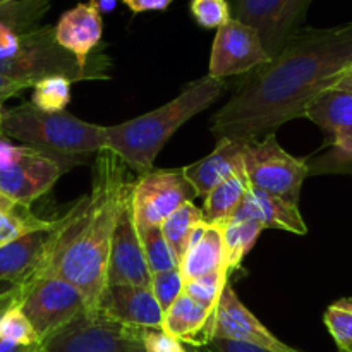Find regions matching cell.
<instances>
[{
	"instance_id": "ee69618b",
	"label": "cell",
	"mask_w": 352,
	"mask_h": 352,
	"mask_svg": "<svg viewBox=\"0 0 352 352\" xmlns=\"http://www.w3.org/2000/svg\"><path fill=\"white\" fill-rule=\"evenodd\" d=\"M10 2H16V0H0V6H6V3H10Z\"/></svg>"
},
{
	"instance_id": "9a60e30c",
	"label": "cell",
	"mask_w": 352,
	"mask_h": 352,
	"mask_svg": "<svg viewBox=\"0 0 352 352\" xmlns=\"http://www.w3.org/2000/svg\"><path fill=\"white\" fill-rule=\"evenodd\" d=\"M226 339L236 340V342L253 344V346L263 347V349L274 352H301L294 347L282 342L275 337L251 309H248L236 294L232 285L227 284L222 292L219 306L213 315L212 325V340Z\"/></svg>"
},
{
	"instance_id": "7c38bea8",
	"label": "cell",
	"mask_w": 352,
	"mask_h": 352,
	"mask_svg": "<svg viewBox=\"0 0 352 352\" xmlns=\"http://www.w3.org/2000/svg\"><path fill=\"white\" fill-rule=\"evenodd\" d=\"M311 0H236L234 19L260 34L265 50L275 57L284 48Z\"/></svg>"
},
{
	"instance_id": "4fadbf2b",
	"label": "cell",
	"mask_w": 352,
	"mask_h": 352,
	"mask_svg": "<svg viewBox=\"0 0 352 352\" xmlns=\"http://www.w3.org/2000/svg\"><path fill=\"white\" fill-rule=\"evenodd\" d=\"M74 165L78 164L26 146V153L19 164L0 170V192L14 201L31 206Z\"/></svg>"
},
{
	"instance_id": "277c9868",
	"label": "cell",
	"mask_w": 352,
	"mask_h": 352,
	"mask_svg": "<svg viewBox=\"0 0 352 352\" xmlns=\"http://www.w3.org/2000/svg\"><path fill=\"white\" fill-rule=\"evenodd\" d=\"M2 134L24 146L76 164L107 148L105 126L86 122L65 110L45 112L31 102L6 110Z\"/></svg>"
},
{
	"instance_id": "1f68e13d",
	"label": "cell",
	"mask_w": 352,
	"mask_h": 352,
	"mask_svg": "<svg viewBox=\"0 0 352 352\" xmlns=\"http://www.w3.org/2000/svg\"><path fill=\"white\" fill-rule=\"evenodd\" d=\"M189 9L196 23L206 30H220L232 19L227 0H191Z\"/></svg>"
},
{
	"instance_id": "484cf974",
	"label": "cell",
	"mask_w": 352,
	"mask_h": 352,
	"mask_svg": "<svg viewBox=\"0 0 352 352\" xmlns=\"http://www.w3.org/2000/svg\"><path fill=\"white\" fill-rule=\"evenodd\" d=\"M222 230L223 243H226L227 267L230 272H234L241 267L244 256L253 250L254 243L265 229L258 226L256 222H251V220L230 219L229 222L222 223Z\"/></svg>"
},
{
	"instance_id": "ffe728a7",
	"label": "cell",
	"mask_w": 352,
	"mask_h": 352,
	"mask_svg": "<svg viewBox=\"0 0 352 352\" xmlns=\"http://www.w3.org/2000/svg\"><path fill=\"white\" fill-rule=\"evenodd\" d=\"M213 315L215 311L182 292L174 305L164 313L162 329L182 344H189L191 347H205L206 344L212 342Z\"/></svg>"
},
{
	"instance_id": "5b68a950",
	"label": "cell",
	"mask_w": 352,
	"mask_h": 352,
	"mask_svg": "<svg viewBox=\"0 0 352 352\" xmlns=\"http://www.w3.org/2000/svg\"><path fill=\"white\" fill-rule=\"evenodd\" d=\"M246 179L251 188L287 199L298 205L306 177L311 174L309 164L292 157L278 144L275 134L246 143Z\"/></svg>"
},
{
	"instance_id": "3957f363",
	"label": "cell",
	"mask_w": 352,
	"mask_h": 352,
	"mask_svg": "<svg viewBox=\"0 0 352 352\" xmlns=\"http://www.w3.org/2000/svg\"><path fill=\"white\" fill-rule=\"evenodd\" d=\"M226 91L223 79H215L206 74L198 81L186 86L174 100L165 105L143 113L136 119L105 126L107 148L124 164L143 175L153 170L158 153L172 134L184 126L189 119L208 109Z\"/></svg>"
},
{
	"instance_id": "44dd1931",
	"label": "cell",
	"mask_w": 352,
	"mask_h": 352,
	"mask_svg": "<svg viewBox=\"0 0 352 352\" xmlns=\"http://www.w3.org/2000/svg\"><path fill=\"white\" fill-rule=\"evenodd\" d=\"M50 230L28 234L0 248V282L23 285L30 280L43 260Z\"/></svg>"
},
{
	"instance_id": "60d3db41",
	"label": "cell",
	"mask_w": 352,
	"mask_h": 352,
	"mask_svg": "<svg viewBox=\"0 0 352 352\" xmlns=\"http://www.w3.org/2000/svg\"><path fill=\"white\" fill-rule=\"evenodd\" d=\"M141 332H143V330H141ZM133 352H144L143 340H141V337H140V339L136 340V344H134V349H133Z\"/></svg>"
},
{
	"instance_id": "7bdbcfd3",
	"label": "cell",
	"mask_w": 352,
	"mask_h": 352,
	"mask_svg": "<svg viewBox=\"0 0 352 352\" xmlns=\"http://www.w3.org/2000/svg\"><path fill=\"white\" fill-rule=\"evenodd\" d=\"M189 352H205L201 349V347H191V349H189Z\"/></svg>"
},
{
	"instance_id": "f546056e",
	"label": "cell",
	"mask_w": 352,
	"mask_h": 352,
	"mask_svg": "<svg viewBox=\"0 0 352 352\" xmlns=\"http://www.w3.org/2000/svg\"><path fill=\"white\" fill-rule=\"evenodd\" d=\"M229 274V270H219L213 272V274L195 278V280L186 282L184 292L188 296H191L192 299H196L198 302H201L203 306H206V308H210L212 311H215L217 306H219L220 298H222L223 289L229 284V282H227Z\"/></svg>"
},
{
	"instance_id": "d590c367",
	"label": "cell",
	"mask_w": 352,
	"mask_h": 352,
	"mask_svg": "<svg viewBox=\"0 0 352 352\" xmlns=\"http://www.w3.org/2000/svg\"><path fill=\"white\" fill-rule=\"evenodd\" d=\"M24 153H26V146H16V144L9 143L6 140H0V170H7V168L14 167L23 160Z\"/></svg>"
},
{
	"instance_id": "e0dca14e",
	"label": "cell",
	"mask_w": 352,
	"mask_h": 352,
	"mask_svg": "<svg viewBox=\"0 0 352 352\" xmlns=\"http://www.w3.org/2000/svg\"><path fill=\"white\" fill-rule=\"evenodd\" d=\"M246 143L248 141L220 138L212 153L195 164L182 167L186 179L195 188L196 196L205 199L227 179L234 175H246Z\"/></svg>"
},
{
	"instance_id": "7a4b0ae2",
	"label": "cell",
	"mask_w": 352,
	"mask_h": 352,
	"mask_svg": "<svg viewBox=\"0 0 352 352\" xmlns=\"http://www.w3.org/2000/svg\"><path fill=\"white\" fill-rule=\"evenodd\" d=\"M127 168L122 158L109 148L96 153L91 189L62 219H57L43 260L31 278L67 280L82 292L89 309L98 308L107 289L113 230L133 191L134 182L126 179Z\"/></svg>"
},
{
	"instance_id": "f35d334b",
	"label": "cell",
	"mask_w": 352,
	"mask_h": 352,
	"mask_svg": "<svg viewBox=\"0 0 352 352\" xmlns=\"http://www.w3.org/2000/svg\"><path fill=\"white\" fill-rule=\"evenodd\" d=\"M17 299H19V287H17V285H10L9 289L0 292V316H2L7 309L12 308L14 305H17Z\"/></svg>"
},
{
	"instance_id": "f1b7e54d",
	"label": "cell",
	"mask_w": 352,
	"mask_h": 352,
	"mask_svg": "<svg viewBox=\"0 0 352 352\" xmlns=\"http://www.w3.org/2000/svg\"><path fill=\"white\" fill-rule=\"evenodd\" d=\"M0 339L28 347H40L41 340L28 316L17 305L0 316Z\"/></svg>"
},
{
	"instance_id": "4dcf8cb0",
	"label": "cell",
	"mask_w": 352,
	"mask_h": 352,
	"mask_svg": "<svg viewBox=\"0 0 352 352\" xmlns=\"http://www.w3.org/2000/svg\"><path fill=\"white\" fill-rule=\"evenodd\" d=\"M323 320L339 351L352 346V299H339L330 305Z\"/></svg>"
},
{
	"instance_id": "cb8c5ba5",
	"label": "cell",
	"mask_w": 352,
	"mask_h": 352,
	"mask_svg": "<svg viewBox=\"0 0 352 352\" xmlns=\"http://www.w3.org/2000/svg\"><path fill=\"white\" fill-rule=\"evenodd\" d=\"M248 189H250V182L246 175H234L217 186L205 198L203 213H205L206 223L222 226L234 219Z\"/></svg>"
},
{
	"instance_id": "74e56055",
	"label": "cell",
	"mask_w": 352,
	"mask_h": 352,
	"mask_svg": "<svg viewBox=\"0 0 352 352\" xmlns=\"http://www.w3.org/2000/svg\"><path fill=\"white\" fill-rule=\"evenodd\" d=\"M134 14L148 12V10H165L174 0H122Z\"/></svg>"
},
{
	"instance_id": "83f0119b",
	"label": "cell",
	"mask_w": 352,
	"mask_h": 352,
	"mask_svg": "<svg viewBox=\"0 0 352 352\" xmlns=\"http://www.w3.org/2000/svg\"><path fill=\"white\" fill-rule=\"evenodd\" d=\"M72 79L65 76H48L33 86L31 103L45 112H64L71 102Z\"/></svg>"
},
{
	"instance_id": "d4e9b609",
	"label": "cell",
	"mask_w": 352,
	"mask_h": 352,
	"mask_svg": "<svg viewBox=\"0 0 352 352\" xmlns=\"http://www.w3.org/2000/svg\"><path fill=\"white\" fill-rule=\"evenodd\" d=\"M205 222L206 220L203 210H199L198 206L192 205V201H189L184 203L179 210H175V212L162 223V232H164L168 246L174 251L175 258H177L179 261V267H181L182 258H184L186 251H188L189 237H191L192 230Z\"/></svg>"
},
{
	"instance_id": "f6af8a7d",
	"label": "cell",
	"mask_w": 352,
	"mask_h": 352,
	"mask_svg": "<svg viewBox=\"0 0 352 352\" xmlns=\"http://www.w3.org/2000/svg\"><path fill=\"white\" fill-rule=\"evenodd\" d=\"M339 352H352V346H349V347H346V349H340Z\"/></svg>"
},
{
	"instance_id": "836d02e7",
	"label": "cell",
	"mask_w": 352,
	"mask_h": 352,
	"mask_svg": "<svg viewBox=\"0 0 352 352\" xmlns=\"http://www.w3.org/2000/svg\"><path fill=\"white\" fill-rule=\"evenodd\" d=\"M144 352H189L184 344L164 329H144L141 332Z\"/></svg>"
},
{
	"instance_id": "603a6c76",
	"label": "cell",
	"mask_w": 352,
	"mask_h": 352,
	"mask_svg": "<svg viewBox=\"0 0 352 352\" xmlns=\"http://www.w3.org/2000/svg\"><path fill=\"white\" fill-rule=\"evenodd\" d=\"M57 220L40 219L23 205L0 192V248L38 230H52Z\"/></svg>"
},
{
	"instance_id": "d6986e66",
	"label": "cell",
	"mask_w": 352,
	"mask_h": 352,
	"mask_svg": "<svg viewBox=\"0 0 352 352\" xmlns=\"http://www.w3.org/2000/svg\"><path fill=\"white\" fill-rule=\"evenodd\" d=\"M234 219L251 220L263 229H278L298 234V236H306L308 232V227L302 220L298 205H292L287 199L268 195L251 186L244 195Z\"/></svg>"
},
{
	"instance_id": "8fae6325",
	"label": "cell",
	"mask_w": 352,
	"mask_h": 352,
	"mask_svg": "<svg viewBox=\"0 0 352 352\" xmlns=\"http://www.w3.org/2000/svg\"><path fill=\"white\" fill-rule=\"evenodd\" d=\"M260 34L248 24L230 19L226 26L217 30L210 55L208 76L223 79L227 76L244 74L270 62Z\"/></svg>"
},
{
	"instance_id": "b9f144b4",
	"label": "cell",
	"mask_w": 352,
	"mask_h": 352,
	"mask_svg": "<svg viewBox=\"0 0 352 352\" xmlns=\"http://www.w3.org/2000/svg\"><path fill=\"white\" fill-rule=\"evenodd\" d=\"M3 116H6V109H3L2 102H0V136H3V134H2V126H3Z\"/></svg>"
},
{
	"instance_id": "6da1fadb",
	"label": "cell",
	"mask_w": 352,
	"mask_h": 352,
	"mask_svg": "<svg viewBox=\"0 0 352 352\" xmlns=\"http://www.w3.org/2000/svg\"><path fill=\"white\" fill-rule=\"evenodd\" d=\"M351 72L352 23L298 30L215 113L213 134L237 141L275 134L285 122L306 117L309 107Z\"/></svg>"
},
{
	"instance_id": "7dc6e473",
	"label": "cell",
	"mask_w": 352,
	"mask_h": 352,
	"mask_svg": "<svg viewBox=\"0 0 352 352\" xmlns=\"http://www.w3.org/2000/svg\"><path fill=\"white\" fill-rule=\"evenodd\" d=\"M347 79H351V81H352V72H351V76H349V78H347Z\"/></svg>"
},
{
	"instance_id": "52a82bcc",
	"label": "cell",
	"mask_w": 352,
	"mask_h": 352,
	"mask_svg": "<svg viewBox=\"0 0 352 352\" xmlns=\"http://www.w3.org/2000/svg\"><path fill=\"white\" fill-rule=\"evenodd\" d=\"M141 330L88 309L41 342L45 352H133Z\"/></svg>"
},
{
	"instance_id": "d6a6232c",
	"label": "cell",
	"mask_w": 352,
	"mask_h": 352,
	"mask_svg": "<svg viewBox=\"0 0 352 352\" xmlns=\"http://www.w3.org/2000/svg\"><path fill=\"white\" fill-rule=\"evenodd\" d=\"M184 277H182L179 268L151 275L150 289L151 292H153L155 298H157L158 305L164 309V313L167 311V309L174 305L175 299L184 292Z\"/></svg>"
},
{
	"instance_id": "9c48e42d",
	"label": "cell",
	"mask_w": 352,
	"mask_h": 352,
	"mask_svg": "<svg viewBox=\"0 0 352 352\" xmlns=\"http://www.w3.org/2000/svg\"><path fill=\"white\" fill-rule=\"evenodd\" d=\"M196 191L184 168H153L138 175L133 184V213L136 227L162 226L175 210L192 201Z\"/></svg>"
},
{
	"instance_id": "e575fe53",
	"label": "cell",
	"mask_w": 352,
	"mask_h": 352,
	"mask_svg": "<svg viewBox=\"0 0 352 352\" xmlns=\"http://www.w3.org/2000/svg\"><path fill=\"white\" fill-rule=\"evenodd\" d=\"M205 352H274L263 349V347L253 346V344L236 342V340H226V339H213L212 342L201 347Z\"/></svg>"
},
{
	"instance_id": "2e32d148",
	"label": "cell",
	"mask_w": 352,
	"mask_h": 352,
	"mask_svg": "<svg viewBox=\"0 0 352 352\" xmlns=\"http://www.w3.org/2000/svg\"><path fill=\"white\" fill-rule=\"evenodd\" d=\"M96 309L133 329H162L164 323V309L150 287L107 285Z\"/></svg>"
},
{
	"instance_id": "4316f807",
	"label": "cell",
	"mask_w": 352,
	"mask_h": 352,
	"mask_svg": "<svg viewBox=\"0 0 352 352\" xmlns=\"http://www.w3.org/2000/svg\"><path fill=\"white\" fill-rule=\"evenodd\" d=\"M136 229L140 234L141 244H143L144 256H146L151 275L179 268L177 258L162 232V226L136 227Z\"/></svg>"
},
{
	"instance_id": "7402d4cb",
	"label": "cell",
	"mask_w": 352,
	"mask_h": 352,
	"mask_svg": "<svg viewBox=\"0 0 352 352\" xmlns=\"http://www.w3.org/2000/svg\"><path fill=\"white\" fill-rule=\"evenodd\" d=\"M179 270L184 277V282L195 280L213 272L229 270L222 226L208 223L201 239L195 246L189 248L188 253L184 254Z\"/></svg>"
},
{
	"instance_id": "30bf717a",
	"label": "cell",
	"mask_w": 352,
	"mask_h": 352,
	"mask_svg": "<svg viewBox=\"0 0 352 352\" xmlns=\"http://www.w3.org/2000/svg\"><path fill=\"white\" fill-rule=\"evenodd\" d=\"M306 119L322 127L327 134V144L332 148L322 158L318 172H347L352 165V81L344 79L339 86L320 96Z\"/></svg>"
},
{
	"instance_id": "bcb514c9",
	"label": "cell",
	"mask_w": 352,
	"mask_h": 352,
	"mask_svg": "<svg viewBox=\"0 0 352 352\" xmlns=\"http://www.w3.org/2000/svg\"><path fill=\"white\" fill-rule=\"evenodd\" d=\"M33 352H45V351H43V349H41V346H40V347H38V349H34Z\"/></svg>"
},
{
	"instance_id": "8d00e7d4",
	"label": "cell",
	"mask_w": 352,
	"mask_h": 352,
	"mask_svg": "<svg viewBox=\"0 0 352 352\" xmlns=\"http://www.w3.org/2000/svg\"><path fill=\"white\" fill-rule=\"evenodd\" d=\"M33 82L23 81V79L10 78L0 72V102H6V100L17 96L19 93H23L24 89L33 88Z\"/></svg>"
},
{
	"instance_id": "8992f818",
	"label": "cell",
	"mask_w": 352,
	"mask_h": 352,
	"mask_svg": "<svg viewBox=\"0 0 352 352\" xmlns=\"http://www.w3.org/2000/svg\"><path fill=\"white\" fill-rule=\"evenodd\" d=\"M17 287V306L34 327L41 342L89 309L82 292L62 278L36 277Z\"/></svg>"
},
{
	"instance_id": "5bb4252c",
	"label": "cell",
	"mask_w": 352,
	"mask_h": 352,
	"mask_svg": "<svg viewBox=\"0 0 352 352\" xmlns=\"http://www.w3.org/2000/svg\"><path fill=\"white\" fill-rule=\"evenodd\" d=\"M126 199L113 230L112 248H110L109 268H107V285H134L150 287L151 272L148 268L143 244L134 222L133 201Z\"/></svg>"
},
{
	"instance_id": "ac0fdd59",
	"label": "cell",
	"mask_w": 352,
	"mask_h": 352,
	"mask_svg": "<svg viewBox=\"0 0 352 352\" xmlns=\"http://www.w3.org/2000/svg\"><path fill=\"white\" fill-rule=\"evenodd\" d=\"M55 40L64 50L71 52L82 69H88V57L102 40L103 21L96 0L78 3L65 10L54 28Z\"/></svg>"
},
{
	"instance_id": "ba28073f",
	"label": "cell",
	"mask_w": 352,
	"mask_h": 352,
	"mask_svg": "<svg viewBox=\"0 0 352 352\" xmlns=\"http://www.w3.org/2000/svg\"><path fill=\"white\" fill-rule=\"evenodd\" d=\"M0 72L33 85L48 76H65L72 81L89 78L74 55L57 43L52 26H40L24 34L16 57L0 60Z\"/></svg>"
},
{
	"instance_id": "ab89813d",
	"label": "cell",
	"mask_w": 352,
	"mask_h": 352,
	"mask_svg": "<svg viewBox=\"0 0 352 352\" xmlns=\"http://www.w3.org/2000/svg\"><path fill=\"white\" fill-rule=\"evenodd\" d=\"M38 347H28V346H19V344L9 342V340L0 339V352H33Z\"/></svg>"
}]
</instances>
